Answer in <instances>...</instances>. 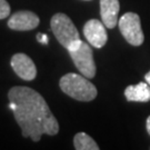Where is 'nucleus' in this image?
<instances>
[{"instance_id": "obj_13", "label": "nucleus", "mask_w": 150, "mask_h": 150, "mask_svg": "<svg viewBox=\"0 0 150 150\" xmlns=\"http://www.w3.org/2000/svg\"><path fill=\"white\" fill-rule=\"evenodd\" d=\"M37 40L39 42L43 43V45H48V36L43 35V33H38L37 35Z\"/></svg>"}, {"instance_id": "obj_12", "label": "nucleus", "mask_w": 150, "mask_h": 150, "mask_svg": "<svg viewBox=\"0 0 150 150\" xmlns=\"http://www.w3.org/2000/svg\"><path fill=\"white\" fill-rule=\"evenodd\" d=\"M10 15V6L6 0H0V19H5Z\"/></svg>"}, {"instance_id": "obj_3", "label": "nucleus", "mask_w": 150, "mask_h": 150, "mask_svg": "<svg viewBox=\"0 0 150 150\" xmlns=\"http://www.w3.org/2000/svg\"><path fill=\"white\" fill-rule=\"evenodd\" d=\"M51 30L61 46L68 51L74 49L81 41L79 32L72 20L64 13H56L50 21Z\"/></svg>"}, {"instance_id": "obj_14", "label": "nucleus", "mask_w": 150, "mask_h": 150, "mask_svg": "<svg viewBox=\"0 0 150 150\" xmlns=\"http://www.w3.org/2000/svg\"><path fill=\"white\" fill-rule=\"evenodd\" d=\"M147 131H148V134H150V116L147 118Z\"/></svg>"}, {"instance_id": "obj_8", "label": "nucleus", "mask_w": 150, "mask_h": 150, "mask_svg": "<svg viewBox=\"0 0 150 150\" xmlns=\"http://www.w3.org/2000/svg\"><path fill=\"white\" fill-rule=\"evenodd\" d=\"M39 17L31 11H18L13 13L8 20V27L12 30L29 31L39 26Z\"/></svg>"}, {"instance_id": "obj_9", "label": "nucleus", "mask_w": 150, "mask_h": 150, "mask_svg": "<svg viewBox=\"0 0 150 150\" xmlns=\"http://www.w3.org/2000/svg\"><path fill=\"white\" fill-rule=\"evenodd\" d=\"M119 0H100V16L105 26L112 29L118 23Z\"/></svg>"}, {"instance_id": "obj_11", "label": "nucleus", "mask_w": 150, "mask_h": 150, "mask_svg": "<svg viewBox=\"0 0 150 150\" xmlns=\"http://www.w3.org/2000/svg\"><path fill=\"white\" fill-rule=\"evenodd\" d=\"M74 146L77 150H98L97 142L85 132H78L74 138Z\"/></svg>"}, {"instance_id": "obj_2", "label": "nucleus", "mask_w": 150, "mask_h": 150, "mask_svg": "<svg viewBox=\"0 0 150 150\" xmlns=\"http://www.w3.org/2000/svg\"><path fill=\"white\" fill-rule=\"evenodd\" d=\"M59 86L66 95L78 101H91L97 97V88L85 76L67 74L60 79Z\"/></svg>"}, {"instance_id": "obj_16", "label": "nucleus", "mask_w": 150, "mask_h": 150, "mask_svg": "<svg viewBox=\"0 0 150 150\" xmlns=\"http://www.w3.org/2000/svg\"><path fill=\"white\" fill-rule=\"evenodd\" d=\"M87 1H88V0H87Z\"/></svg>"}, {"instance_id": "obj_5", "label": "nucleus", "mask_w": 150, "mask_h": 150, "mask_svg": "<svg viewBox=\"0 0 150 150\" xmlns=\"http://www.w3.org/2000/svg\"><path fill=\"white\" fill-rule=\"evenodd\" d=\"M120 32L127 42L132 46H141L145 40L140 17L134 12H126L118 20Z\"/></svg>"}, {"instance_id": "obj_15", "label": "nucleus", "mask_w": 150, "mask_h": 150, "mask_svg": "<svg viewBox=\"0 0 150 150\" xmlns=\"http://www.w3.org/2000/svg\"><path fill=\"white\" fill-rule=\"evenodd\" d=\"M145 79H146V81H147V82L149 83V86H150V71H149V72H147V74H146Z\"/></svg>"}, {"instance_id": "obj_1", "label": "nucleus", "mask_w": 150, "mask_h": 150, "mask_svg": "<svg viewBox=\"0 0 150 150\" xmlns=\"http://www.w3.org/2000/svg\"><path fill=\"white\" fill-rule=\"evenodd\" d=\"M9 108L25 138L39 141L42 134L54 136L59 131V123L43 97L29 87H12L8 92Z\"/></svg>"}, {"instance_id": "obj_6", "label": "nucleus", "mask_w": 150, "mask_h": 150, "mask_svg": "<svg viewBox=\"0 0 150 150\" xmlns=\"http://www.w3.org/2000/svg\"><path fill=\"white\" fill-rule=\"evenodd\" d=\"M106 28L107 27L102 21H99L97 19L88 20L83 26V35L87 41L95 48H102L108 40Z\"/></svg>"}, {"instance_id": "obj_7", "label": "nucleus", "mask_w": 150, "mask_h": 150, "mask_svg": "<svg viewBox=\"0 0 150 150\" xmlns=\"http://www.w3.org/2000/svg\"><path fill=\"white\" fill-rule=\"evenodd\" d=\"M11 67L18 77L27 81L33 80L37 77V68L30 57L25 54H16L11 58Z\"/></svg>"}, {"instance_id": "obj_4", "label": "nucleus", "mask_w": 150, "mask_h": 150, "mask_svg": "<svg viewBox=\"0 0 150 150\" xmlns=\"http://www.w3.org/2000/svg\"><path fill=\"white\" fill-rule=\"evenodd\" d=\"M69 54L75 64L76 68L82 76L88 79L93 78L96 75V64L93 60L92 49L87 42L81 40L74 49L69 50Z\"/></svg>"}, {"instance_id": "obj_10", "label": "nucleus", "mask_w": 150, "mask_h": 150, "mask_svg": "<svg viewBox=\"0 0 150 150\" xmlns=\"http://www.w3.org/2000/svg\"><path fill=\"white\" fill-rule=\"evenodd\" d=\"M125 97L128 101L148 102L150 101V87L149 83L139 82L134 86H128L125 89Z\"/></svg>"}]
</instances>
